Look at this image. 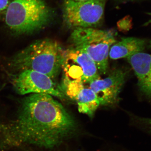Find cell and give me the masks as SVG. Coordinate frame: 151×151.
<instances>
[{"label":"cell","instance_id":"cell-1","mask_svg":"<svg viewBox=\"0 0 151 151\" xmlns=\"http://www.w3.org/2000/svg\"><path fill=\"white\" fill-rule=\"evenodd\" d=\"M81 133L80 124L52 96L31 94L21 101L14 118L0 123V151L20 146L54 150Z\"/></svg>","mask_w":151,"mask_h":151},{"label":"cell","instance_id":"cell-2","mask_svg":"<svg viewBox=\"0 0 151 151\" xmlns=\"http://www.w3.org/2000/svg\"><path fill=\"white\" fill-rule=\"evenodd\" d=\"M63 50L56 41L40 40L14 55L9 59L8 65L17 73L35 70L54 80L61 69Z\"/></svg>","mask_w":151,"mask_h":151},{"label":"cell","instance_id":"cell-3","mask_svg":"<svg viewBox=\"0 0 151 151\" xmlns=\"http://www.w3.org/2000/svg\"><path fill=\"white\" fill-rule=\"evenodd\" d=\"M55 15L54 9L45 0H12L4 19L14 34L28 35L47 27Z\"/></svg>","mask_w":151,"mask_h":151},{"label":"cell","instance_id":"cell-4","mask_svg":"<svg viewBox=\"0 0 151 151\" xmlns=\"http://www.w3.org/2000/svg\"><path fill=\"white\" fill-rule=\"evenodd\" d=\"M115 33L111 30L95 28H77L70 37L73 47L89 55L97 66L99 73L108 70V56L111 46L116 43Z\"/></svg>","mask_w":151,"mask_h":151},{"label":"cell","instance_id":"cell-5","mask_svg":"<svg viewBox=\"0 0 151 151\" xmlns=\"http://www.w3.org/2000/svg\"><path fill=\"white\" fill-rule=\"evenodd\" d=\"M106 0H63V21L66 27L94 28L104 18Z\"/></svg>","mask_w":151,"mask_h":151},{"label":"cell","instance_id":"cell-6","mask_svg":"<svg viewBox=\"0 0 151 151\" xmlns=\"http://www.w3.org/2000/svg\"><path fill=\"white\" fill-rule=\"evenodd\" d=\"M61 69L65 81L89 84L100 78L93 60L85 52L74 47L63 50Z\"/></svg>","mask_w":151,"mask_h":151},{"label":"cell","instance_id":"cell-7","mask_svg":"<svg viewBox=\"0 0 151 151\" xmlns=\"http://www.w3.org/2000/svg\"><path fill=\"white\" fill-rule=\"evenodd\" d=\"M12 83L17 93L20 95L44 94L65 99L61 86L44 73L27 70L18 72L12 78Z\"/></svg>","mask_w":151,"mask_h":151},{"label":"cell","instance_id":"cell-8","mask_svg":"<svg viewBox=\"0 0 151 151\" xmlns=\"http://www.w3.org/2000/svg\"><path fill=\"white\" fill-rule=\"evenodd\" d=\"M126 75L124 70L117 68L104 79L100 78L89 83L90 88L96 94L100 105L112 106L118 103Z\"/></svg>","mask_w":151,"mask_h":151},{"label":"cell","instance_id":"cell-9","mask_svg":"<svg viewBox=\"0 0 151 151\" xmlns=\"http://www.w3.org/2000/svg\"><path fill=\"white\" fill-rule=\"evenodd\" d=\"M64 94L75 101L80 113L93 118L100 106L99 100L94 91L86 88L81 82L63 80L61 86Z\"/></svg>","mask_w":151,"mask_h":151},{"label":"cell","instance_id":"cell-10","mask_svg":"<svg viewBox=\"0 0 151 151\" xmlns=\"http://www.w3.org/2000/svg\"><path fill=\"white\" fill-rule=\"evenodd\" d=\"M127 58L137 78L139 89L151 99V55L141 52Z\"/></svg>","mask_w":151,"mask_h":151},{"label":"cell","instance_id":"cell-11","mask_svg":"<svg viewBox=\"0 0 151 151\" xmlns=\"http://www.w3.org/2000/svg\"><path fill=\"white\" fill-rule=\"evenodd\" d=\"M144 40L136 37L123 38L122 40L112 45L109 51L111 59L128 58L132 55L141 52L145 47Z\"/></svg>","mask_w":151,"mask_h":151},{"label":"cell","instance_id":"cell-12","mask_svg":"<svg viewBox=\"0 0 151 151\" xmlns=\"http://www.w3.org/2000/svg\"><path fill=\"white\" fill-rule=\"evenodd\" d=\"M132 125L142 131L151 134V118L134 116L132 117Z\"/></svg>","mask_w":151,"mask_h":151},{"label":"cell","instance_id":"cell-13","mask_svg":"<svg viewBox=\"0 0 151 151\" xmlns=\"http://www.w3.org/2000/svg\"><path fill=\"white\" fill-rule=\"evenodd\" d=\"M10 2L9 0H0V21L4 19Z\"/></svg>","mask_w":151,"mask_h":151},{"label":"cell","instance_id":"cell-14","mask_svg":"<svg viewBox=\"0 0 151 151\" xmlns=\"http://www.w3.org/2000/svg\"><path fill=\"white\" fill-rule=\"evenodd\" d=\"M118 26L121 30H127L131 27V21L129 20L127 18H125L118 22Z\"/></svg>","mask_w":151,"mask_h":151},{"label":"cell","instance_id":"cell-15","mask_svg":"<svg viewBox=\"0 0 151 151\" xmlns=\"http://www.w3.org/2000/svg\"><path fill=\"white\" fill-rule=\"evenodd\" d=\"M14 151H42L37 149L31 147H27V146H22L17 148ZM51 151H53V150Z\"/></svg>","mask_w":151,"mask_h":151},{"label":"cell","instance_id":"cell-16","mask_svg":"<svg viewBox=\"0 0 151 151\" xmlns=\"http://www.w3.org/2000/svg\"><path fill=\"white\" fill-rule=\"evenodd\" d=\"M117 2H123L128 1H132V0H115Z\"/></svg>","mask_w":151,"mask_h":151},{"label":"cell","instance_id":"cell-17","mask_svg":"<svg viewBox=\"0 0 151 151\" xmlns=\"http://www.w3.org/2000/svg\"><path fill=\"white\" fill-rule=\"evenodd\" d=\"M74 1H86V0H74Z\"/></svg>","mask_w":151,"mask_h":151},{"label":"cell","instance_id":"cell-18","mask_svg":"<svg viewBox=\"0 0 151 151\" xmlns=\"http://www.w3.org/2000/svg\"></svg>","mask_w":151,"mask_h":151}]
</instances>
